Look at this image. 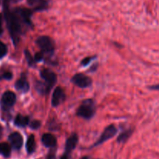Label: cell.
Here are the masks:
<instances>
[{
    "label": "cell",
    "instance_id": "3957f363",
    "mask_svg": "<svg viewBox=\"0 0 159 159\" xmlns=\"http://www.w3.org/2000/svg\"><path fill=\"white\" fill-rule=\"evenodd\" d=\"M36 43L43 53L52 54L54 51V43L51 37L48 36H40L36 40Z\"/></svg>",
    "mask_w": 159,
    "mask_h": 159
},
{
    "label": "cell",
    "instance_id": "4dcf8cb0",
    "mask_svg": "<svg viewBox=\"0 0 159 159\" xmlns=\"http://www.w3.org/2000/svg\"><path fill=\"white\" fill-rule=\"evenodd\" d=\"M0 138H1V136H0Z\"/></svg>",
    "mask_w": 159,
    "mask_h": 159
},
{
    "label": "cell",
    "instance_id": "ba28073f",
    "mask_svg": "<svg viewBox=\"0 0 159 159\" xmlns=\"http://www.w3.org/2000/svg\"><path fill=\"white\" fill-rule=\"evenodd\" d=\"M40 76L49 88H52L57 82V75L54 71L49 69H43L40 72Z\"/></svg>",
    "mask_w": 159,
    "mask_h": 159
},
{
    "label": "cell",
    "instance_id": "44dd1931",
    "mask_svg": "<svg viewBox=\"0 0 159 159\" xmlns=\"http://www.w3.org/2000/svg\"><path fill=\"white\" fill-rule=\"evenodd\" d=\"M30 127L33 130H37L40 127V122L39 120H33L30 123Z\"/></svg>",
    "mask_w": 159,
    "mask_h": 159
},
{
    "label": "cell",
    "instance_id": "484cf974",
    "mask_svg": "<svg viewBox=\"0 0 159 159\" xmlns=\"http://www.w3.org/2000/svg\"><path fill=\"white\" fill-rule=\"evenodd\" d=\"M3 1L6 2H8L9 4H11V3H17L19 2L22 1V0H3Z\"/></svg>",
    "mask_w": 159,
    "mask_h": 159
},
{
    "label": "cell",
    "instance_id": "9c48e42d",
    "mask_svg": "<svg viewBox=\"0 0 159 159\" xmlns=\"http://www.w3.org/2000/svg\"><path fill=\"white\" fill-rule=\"evenodd\" d=\"M65 99V94L64 90L61 87H57L54 89V93L52 96V99H51V103L53 107H57L60 105L61 102H64Z\"/></svg>",
    "mask_w": 159,
    "mask_h": 159
},
{
    "label": "cell",
    "instance_id": "4316f807",
    "mask_svg": "<svg viewBox=\"0 0 159 159\" xmlns=\"http://www.w3.org/2000/svg\"><path fill=\"white\" fill-rule=\"evenodd\" d=\"M150 89H153V90H159V84L158 85H152V86L149 87Z\"/></svg>",
    "mask_w": 159,
    "mask_h": 159
},
{
    "label": "cell",
    "instance_id": "603a6c76",
    "mask_svg": "<svg viewBox=\"0 0 159 159\" xmlns=\"http://www.w3.org/2000/svg\"><path fill=\"white\" fill-rule=\"evenodd\" d=\"M43 54L40 52H38L37 53V54H35V57H34V61H35V62H37V61H41L42 59H43Z\"/></svg>",
    "mask_w": 159,
    "mask_h": 159
},
{
    "label": "cell",
    "instance_id": "cb8c5ba5",
    "mask_svg": "<svg viewBox=\"0 0 159 159\" xmlns=\"http://www.w3.org/2000/svg\"><path fill=\"white\" fill-rule=\"evenodd\" d=\"M91 60H93V57H85V59H83V60L82 61V65H87L90 61H91Z\"/></svg>",
    "mask_w": 159,
    "mask_h": 159
},
{
    "label": "cell",
    "instance_id": "30bf717a",
    "mask_svg": "<svg viewBox=\"0 0 159 159\" xmlns=\"http://www.w3.org/2000/svg\"><path fill=\"white\" fill-rule=\"evenodd\" d=\"M9 141L13 148L19 150L23 145V138L18 132H14L9 136Z\"/></svg>",
    "mask_w": 159,
    "mask_h": 159
},
{
    "label": "cell",
    "instance_id": "277c9868",
    "mask_svg": "<svg viewBox=\"0 0 159 159\" xmlns=\"http://www.w3.org/2000/svg\"><path fill=\"white\" fill-rule=\"evenodd\" d=\"M26 2L32 8L33 11L41 12L49 9L51 0H26Z\"/></svg>",
    "mask_w": 159,
    "mask_h": 159
},
{
    "label": "cell",
    "instance_id": "83f0119b",
    "mask_svg": "<svg viewBox=\"0 0 159 159\" xmlns=\"http://www.w3.org/2000/svg\"><path fill=\"white\" fill-rule=\"evenodd\" d=\"M47 159H55V155L52 153L49 154L48 155V157H47Z\"/></svg>",
    "mask_w": 159,
    "mask_h": 159
},
{
    "label": "cell",
    "instance_id": "52a82bcc",
    "mask_svg": "<svg viewBox=\"0 0 159 159\" xmlns=\"http://www.w3.org/2000/svg\"><path fill=\"white\" fill-rule=\"evenodd\" d=\"M71 80L73 83L80 88H87L92 85V79L89 76L82 73H78L75 75Z\"/></svg>",
    "mask_w": 159,
    "mask_h": 159
},
{
    "label": "cell",
    "instance_id": "f1b7e54d",
    "mask_svg": "<svg viewBox=\"0 0 159 159\" xmlns=\"http://www.w3.org/2000/svg\"><path fill=\"white\" fill-rule=\"evenodd\" d=\"M61 159H69V155H66V154H64L61 156Z\"/></svg>",
    "mask_w": 159,
    "mask_h": 159
},
{
    "label": "cell",
    "instance_id": "d6986e66",
    "mask_svg": "<svg viewBox=\"0 0 159 159\" xmlns=\"http://www.w3.org/2000/svg\"><path fill=\"white\" fill-rule=\"evenodd\" d=\"M7 51L8 49L6 45L2 41H0V58H2L3 57L6 56L7 54Z\"/></svg>",
    "mask_w": 159,
    "mask_h": 159
},
{
    "label": "cell",
    "instance_id": "5b68a950",
    "mask_svg": "<svg viewBox=\"0 0 159 159\" xmlns=\"http://www.w3.org/2000/svg\"><path fill=\"white\" fill-rule=\"evenodd\" d=\"M16 97L15 93L11 91L6 92L2 95L1 99L2 107L3 110H9L11 107H13V105L16 102Z\"/></svg>",
    "mask_w": 159,
    "mask_h": 159
},
{
    "label": "cell",
    "instance_id": "f546056e",
    "mask_svg": "<svg viewBox=\"0 0 159 159\" xmlns=\"http://www.w3.org/2000/svg\"><path fill=\"white\" fill-rule=\"evenodd\" d=\"M2 126L0 125V132H2Z\"/></svg>",
    "mask_w": 159,
    "mask_h": 159
},
{
    "label": "cell",
    "instance_id": "4fadbf2b",
    "mask_svg": "<svg viewBox=\"0 0 159 159\" xmlns=\"http://www.w3.org/2000/svg\"><path fill=\"white\" fill-rule=\"evenodd\" d=\"M16 89L23 92V93H26V92L29 91L30 85L26 80L25 75H22L20 79L16 82Z\"/></svg>",
    "mask_w": 159,
    "mask_h": 159
},
{
    "label": "cell",
    "instance_id": "6da1fadb",
    "mask_svg": "<svg viewBox=\"0 0 159 159\" xmlns=\"http://www.w3.org/2000/svg\"><path fill=\"white\" fill-rule=\"evenodd\" d=\"M3 11L11 37L14 43L16 44L20 36L23 34V30L32 26L33 10L24 7H16L10 9L9 3L3 2Z\"/></svg>",
    "mask_w": 159,
    "mask_h": 159
},
{
    "label": "cell",
    "instance_id": "e0dca14e",
    "mask_svg": "<svg viewBox=\"0 0 159 159\" xmlns=\"http://www.w3.org/2000/svg\"><path fill=\"white\" fill-rule=\"evenodd\" d=\"M11 154V148L7 143H0V155L4 157H9Z\"/></svg>",
    "mask_w": 159,
    "mask_h": 159
},
{
    "label": "cell",
    "instance_id": "8992f818",
    "mask_svg": "<svg viewBox=\"0 0 159 159\" xmlns=\"http://www.w3.org/2000/svg\"><path fill=\"white\" fill-rule=\"evenodd\" d=\"M116 132H117V130H116V128L115 127L114 125L108 126V127H106L105 130H103V132H102V134H101L99 139L95 143L94 146L99 145V144H102L103 142L107 141V140L113 138V137L115 136V134H116Z\"/></svg>",
    "mask_w": 159,
    "mask_h": 159
},
{
    "label": "cell",
    "instance_id": "8fae6325",
    "mask_svg": "<svg viewBox=\"0 0 159 159\" xmlns=\"http://www.w3.org/2000/svg\"><path fill=\"white\" fill-rule=\"evenodd\" d=\"M78 141H79V138L76 134H73L70 138H68L65 144V152L64 154L70 155L71 151L74 150L75 148L77 145Z\"/></svg>",
    "mask_w": 159,
    "mask_h": 159
},
{
    "label": "cell",
    "instance_id": "7c38bea8",
    "mask_svg": "<svg viewBox=\"0 0 159 159\" xmlns=\"http://www.w3.org/2000/svg\"><path fill=\"white\" fill-rule=\"evenodd\" d=\"M41 141L48 148H54L57 144V139L51 134H44L41 138Z\"/></svg>",
    "mask_w": 159,
    "mask_h": 159
},
{
    "label": "cell",
    "instance_id": "7a4b0ae2",
    "mask_svg": "<svg viewBox=\"0 0 159 159\" xmlns=\"http://www.w3.org/2000/svg\"><path fill=\"white\" fill-rule=\"evenodd\" d=\"M96 113V107L93 99H85L78 109L77 115L84 119H90Z\"/></svg>",
    "mask_w": 159,
    "mask_h": 159
},
{
    "label": "cell",
    "instance_id": "d4e9b609",
    "mask_svg": "<svg viewBox=\"0 0 159 159\" xmlns=\"http://www.w3.org/2000/svg\"><path fill=\"white\" fill-rule=\"evenodd\" d=\"M3 33V29H2V14H0V35Z\"/></svg>",
    "mask_w": 159,
    "mask_h": 159
},
{
    "label": "cell",
    "instance_id": "ac0fdd59",
    "mask_svg": "<svg viewBox=\"0 0 159 159\" xmlns=\"http://www.w3.org/2000/svg\"><path fill=\"white\" fill-rule=\"evenodd\" d=\"M133 133V130H127L126 131L123 132L122 134H120V136L118 137L117 138V141L119 143H124L125 141H127V140L130 137V135L132 134Z\"/></svg>",
    "mask_w": 159,
    "mask_h": 159
},
{
    "label": "cell",
    "instance_id": "9a60e30c",
    "mask_svg": "<svg viewBox=\"0 0 159 159\" xmlns=\"http://www.w3.org/2000/svg\"><path fill=\"white\" fill-rule=\"evenodd\" d=\"M35 138H34V135H30V136L28 138L27 141H26V151L29 154H32L33 152H34L35 150Z\"/></svg>",
    "mask_w": 159,
    "mask_h": 159
},
{
    "label": "cell",
    "instance_id": "7402d4cb",
    "mask_svg": "<svg viewBox=\"0 0 159 159\" xmlns=\"http://www.w3.org/2000/svg\"><path fill=\"white\" fill-rule=\"evenodd\" d=\"M12 78V74L9 71H6V72L3 73L2 75L0 77V79H6V80H9Z\"/></svg>",
    "mask_w": 159,
    "mask_h": 159
},
{
    "label": "cell",
    "instance_id": "ffe728a7",
    "mask_svg": "<svg viewBox=\"0 0 159 159\" xmlns=\"http://www.w3.org/2000/svg\"><path fill=\"white\" fill-rule=\"evenodd\" d=\"M24 53H25V55H26V60H27L29 65H31V66H32V65H34V64H35V61H34V58H33V57H32V55H31L30 53L27 50H25Z\"/></svg>",
    "mask_w": 159,
    "mask_h": 159
},
{
    "label": "cell",
    "instance_id": "2e32d148",
    "mask_svg": "<svg viewBox=\"0 0 159 159\" xmlns=\"http://www.w3.org/2000/svg\"><path fill=\"white\" fill-rule=\"evenodd\" d=\"M35 88L41 94H48V93H49L50 90L51 89V88L48 87V85L45 82H37Z\"/></svg>",
    "mask_w": 159,
    "mask_h": 159
},
{
    "label": "cell",
    "instance_id": "5bb4252c",
    "mask_svg": "<svg viewBox=\"0 0 159 159\" xmlns=\"http://www.w3.org/2000/svg\"><path fill=\"white\" fill-rule=\"evenodd\" d=\"M30 123V120L27 116H22L21 114H18L16 117L15 121H14V124L16 126L20 127H26V125H28Z\"/></svg>",
    "mask_w": 159,
    "mask_h": 159
}]
</instances>
